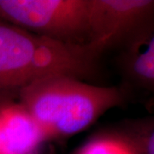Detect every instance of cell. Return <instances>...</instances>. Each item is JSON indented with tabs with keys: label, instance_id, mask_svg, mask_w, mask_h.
I'll list each match as a JSON object with an SVG mask.
<instances>
[{
	"label": "cell",
	"instance_id": "6da1fadb",
	"mask_svg": "<svg viewBox=\"0 0 154 154\" xmlns=\"http://www.w3.org/2000/svg\"><path fill=\"white\" fill-rule=\"evenodd\" d=\"M127 86H97L75 77L57 75L38 79L24 88L17 101L32 117L45 140L77 134L107 110L122 106Z\"/></svg>",
	"mask_w": 154,
	"mask_h": 154
},
{
	"label": "cell",
	"instance_id": "7a4b0ae2",
	"mask_svg": "<svg viewBox=\"0 0 154 154\" xmlns=\"http://www.w3.org/2000/svg\"><path fill=\"white\" fill-rule=\"evenodd\" d=\"M99 57L78 47L41 37L0 20V103L17 101L29 84L50 75L88 80Z\"/></svg>",
	"mask_w": 154,
	"mask_h": 154
},
{
	"label": "cell",
	"instance_id": "3957f363",
	"mask_svg": "<svg viewBox=\"0 0 154 154\" xmlns=\"http://www.w3.org/2000/svg\"><path fill=\"white\" fill-rule=\"evenodd\" d=\"M0 20L69 45L88 44V0H0Z\"/></svg>",
	"mask_w": 154,
	"mask_h": 154
},
{
	"label": "cell",
	"instance_id": "277c9868",
	"mask_svg": "<svg viewBox=\"0 0 154 154\" xmlns=\"http://www.w3.org/2000/svg\"><path fill=\"white\" fill-rule=\"evenodd\" d=\"M152 0H88V49L100 57L153 24Z\"/></svg>",
	"mask_w": 154,
	"mask_h": 154
},
{
	"label": "cell",
	"instance_id": "5b68a950",
	"mask_svg": "<svg viewBox=\"0 0 154 154\" xmlns=\"http://www.w3.org/2000/svg\"><path fill=\"white\" fill-rule=\"evenodd\" d=\"M42 132L17 101L0 103V154H38Z\"/></svg>",
	"mask_w": 154,
	"mask_h": 154
},
{
	"label": "cell",
	"instance_id": "8992f818",
	"mask_svg": "<svg viewBox=\"0 0 154 154\" xmlns=\"http://www.w3.org/2000/svg\"><path fill=\"white\" fill-rule=\"evenodd\" d=\"M118 68L127 83L153 90L154 30L149 25L128 38L118 48Z\"/></svg>",
	"mask_w": 154,
	"mask_h": 154
},
{
	"label": "cell",
	"instance_id": "52a82bcc",
	"mask_svg": "<svg viewBox=\"0 0 154 154\" xmlns=\"http://www.w3.org/2000/svg\"><path fill=\"white\" fill-rule=\"evenodd\" d=\"M118 134L137 154H154L153 118L125 122Z\"/></svg>",
	"mask_w": 154,
	"mask_h": 154
},
{
	"label": "cell",
	"instance_id": "ba28073f",
	"mask_svg": "<svg viewBox=\"0 0 154 154\" xmlns=\"http://www.w3.org/2000/svg\"><path fill=\"white\" fill-rule=\"evenodd\" d=\"M75 154H137L118 134H101L77 149Z\"/></svg>",
	"mask_w": 154,
	"mask_h": 154
}]
</instances>
